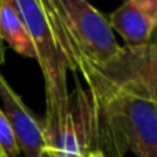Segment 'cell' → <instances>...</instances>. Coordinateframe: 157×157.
Instances as JSON below:
<instances>
[{
  "label": "cell",
  "instance_id": "cell-1",
  "mask_svg": "<svg viewBox=\"0 0 157 157\" xmlns=\"http://www.w3.org/2000/svg\"><path fill=\"white\" fill-rule=\"evenodd\" d=\"M97 149L106 156L157 157V103L101 87L87 88Z\"/></svg>",
  "mask_w": 157,
  "mask_h": 157
},
{
  "label": "cell",
  "instance_id": "cell-2",
  "mask_svg": "<svg viewBox=\"0 0 157 157\" xmlns=\"http://www.w3.org/2000/svg\"><path fill=\"white\" fill-rule=\"evenodd\" d=\"M68 71L101 66L120 50L109 21L86 0H41Z\"/></svg>",
  "mask_w": 157,
  "mask_h": 157
},
{
  "label": "cell",
  "instance_id": "cell-3",
  "mask_svg": "<svg viewBox=\"0 0 157 157\" xmlns=\"http://www.w3.org/2000/svg\"><path fill=\"white\" fill-rule=\"evenodd\" d=\"M11 4L26 26L41 69L46 87V117L54 121L65 112L68 103V68L54 39L41 0H11Z\"/></svg>",
  "mask_w": 157,
  "mask_h": 157
},
{
  "label": "cell",
  "instance_id": "cell-4",
  "mask_svg": "<svg viewBox=\"0 0 157 157\" xmlns=\"http://www.w3.org/2000/svg\"><path fill=\"white\" fill-rule=\"evenodd\" d=\"M87 87H101L157 103V46L120 47L101 66L81 73Z\"/></svg>",
  "mask_w": 157,
  "mask_h": 157
},
{
  "label": "cell",
  "instance_id": "cell-5",
  "mask_svg": "<svg viewBox=\"0 0 157 157\" xmlns=\"http://www.w3.org/2000/svg\"><path fill=\"white\" fill-rule=\"evenodd\" d=\"M43 124L47 145L55 157H88L97 149L91 99L78 78H75V88L68 94L62 116Z\"/></svg>",
  "mask_w": 157,
  "mask_h": 157
},
{
  "label": "cell",
  "instance_id": "cell-6",
  "mask_svg": "<svg viewBox=\"0 0 157 157\" xmlns=\"http://www.w3.org/2000/svg\"><path fill=\"white\" fill-rule=\"evenodd\" d=\"M0 99L3 112L14 131L19 152L25 157H37L47 146L43 121L28 109L18 94L11 88L0 72Z\"/></svg>",
  "mask_w": 157,
  "mask_h": 157
},
{
  "label": "cell",
  "instance_id": "cell-7",
  "mask_svg": "<svg viewBox=\"0 0 157 157\" xmlns=\"http://www.w3.org/2000/svg\"><path fill=\"white\" fill-rule=\"evenodd\" d=\"M157 17V0H128L109 17L112 30L123 37L127 47L149 43Z\"/></svg>",
  "mask_w": 157,
  "mask_h": 157
},
{
  "label": "cell",
  "instance_id": "cell-8",
  "mask_svg": "<svg viewBox=\"0 0 157 157\" xmlns=\"http://www.w3.org/2000/svg\"><path fill=\"white\" fill-rule=\"evenodd\" d=\"M0 37L4 46L22 57L36 59V52L26 26L11 4V0H2L0 6Z\"/></svg>",
  "mask_w": 157,
  "mask_h": 157
},
{
  "label": "cell",
  "instance_id": "cell-9",
  "mask_svg": "<svg viewBox=\"0 0 157 157\" xmlns=\"http://www.w3.org/2000/svg\"><path fill=\"white\" fill-rule=\"evenodd\" d=\"M19 155L21 152L14 131L3 109L0 108V157H19Z\"/></svg>",
  "mask_w": 157,
  "mask_h": 157
},
{
  "label": "cell",
  "instance_id": "cell-10",
  "mask_svg": "<svg viewBox=\"0 0 157 157\" xmlns=\"http://www.w3.org/2000/svg\"><path fill=\"white\" fill-rule=\"evenodd\" d=\"M147 44H152V46H157V17H156V22H155V26H153L152 35H150L149 43H147Z\"/></svg>",
  "mask_w": 157,
  "mask_h": 157
},
{
  "label": "cell",
  "instance_id": "cell-11",
  "mask_svg": "<svg viewBox=\"0 0 157 157\" xmlns=\"http://www.w3.org/2000/svg\"><path fill=\"white\" fill-rule=\"evenodd\" d=\"M37 157H55V155H54V152H52L51 147L47 145L46 147H43V149L40 150V153H39Z\"/></svg>",
  "mask_w": 157,
  "mask_h": 157
},
{
  "label": "cell",
  "instance_id": "cell-12",
  "mask_svg": "<svg viewBox=\"0 0 157 157\" xmlns=\"http://www.w3.org/2000/svg\"><path fill=\"white\" fill-rule=\"evenodd\" d=\"M0 6H2V0H0ZM4 61H6V46L3 43L2 37H0V66L4 63Z\"/></svg>",
  "mask_w": 157,
  "mask_h": 157
},
{
  "label": "cell",
  "instance_id": "cell-13",
  "mask_svg": "<svg viewBox=\"0 0 157 157\" xmlns=\"http://www.w3.org/2000/svg\"><path fill=\"white\" fill-rule=\"evenodd\" d=\"M88 157H109V156H106L103 152H101V150H98V149H95V150H92L91 152V155H90Z\"/></svg>",
  "mask_w": 157,
  "mask_h": 157
}]
</instances>
